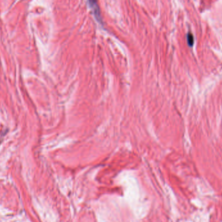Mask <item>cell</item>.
Here are the masks:
<instances>
[{
    "mask_svg": "<svg viewBox=\"0 0 222 222\" xmlns=\"http://www.w3.org/2000/svg\"><path fill=\"white\" fill-rule=\"evenodd\" d=\"M187 42H188V44L190 46H192V45H193L194 44V37H193V35L191 34V33H188V35H187Z\"/></svg>",
    "mask_w": 222,
    "mask_h": 222,
    "instance_id": "2",
    "label": "cell"
},
{
    "mask_svg": "<svg viewBox=\"0 0 222 222\" xmlns=\"http://www.w3.org/2000/svg\"><path fill=\"white\" fill-rule=\"evenodd\" d=\"M90 7L92 9L94 14L96 18L98 20L99 22H102V16H101V13L100 11V7H99L98 3L95 1H88Z\"/></svg>",
    "mask_w": 222,
    "mask_h": 222,
    "instance_id": "1",
    "label": "cell"
}]
</instances>
